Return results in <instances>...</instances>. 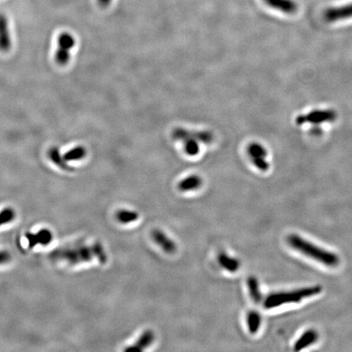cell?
I'll list each match as a JSON object with an SVG mask.
<instances>
[{
	"label": "cell",
	"instance_id": "obj_23",
	"mask_svg": "<svg viewBox=\"0 0 352 352\" xmlns=\"http://www.w3.org/2000/svg\"><path fill=\"white\" fill-rule=\"evenodd\" d=\"M94 249L96 257L98 258L99 261L102 263H105L107 261V255L105 254L103 246L100 243H96L94 245Z\"/></svg>",
	"mask_w": 352,
	"mask_h": 352
},
{
	"label": "cell",
	"instance_id": "obj_2",
	"mask_svg": "<svg viewBox=\"0 0 352 352\" xmlns=\"http://www.w3.org/2000/svg\"><path fill=\"white\" fill-rule=\"evenodd\" d=\"M172 138L181 141L184 145V152L188 156L193 157L199 153V143L210 145L214 140V135L210 131H191L177 127L172 131Z\"/></svg>",
	"mask_w": 352,
	"mask_h": 352
},
{
	"label": "cell",
	"instance_id": "obj_7",
	"mask_svg": "<svg viewBox=\"0 0 352 352\" xmlns=\"http://www.w3.org/2000/svg\"><path fill=\"white\" fill-rule=\"evenodd\" d=\"M248 155L251 160L252 163L262 171L269 170V162H267V149L258 143H251L247 148Z\"/></svg>",
	"mask_w": 352,
	"mask_h": 352
},
{
	"label": "cell",
	"instance_id": "obj_24",
	"mask_svg": "<svg viewBox=\"0 0 352 352\" xmlns=\"http://www.w3.org/2000/svg\"><path fill=\"white\" fill-rule=\"evenodd\" d=\"M11 254L7 250H0V264H5L11 260Z\"/></svg>",
	"mask_w": 352,
	"mask_h": 352
},
{
	"label": "cell",
	"instance_id": "obj_17",
	"mask_svg": "<svg viewBox=\"0 0 352 352\" xmlns=\"http://www.w3.org/2000/svg\"><path fill=\"white\" fill-rule=\"evenodd\" d=\"M218 260H219V264L221 265L224 269L228 270L231 272L237 271L240 267L239 261L236 258L230 257L225 253H220Z\"/></svg>",
	"mask_w": 352,
	"mask_h": 352
},
{
	"label": "cell",
	"instance_id": "obj_12",
	"mask_svg": "<svg viewBox=\"0 0 352 352\" xmlns=\"http://www.w3.org/2000/svg\"><path fill=\"white\" fill-rule=\"evenodd\" d=\"M263 2L271 9L284 14H295L297 10V4L293 0H263Z\"/></svg>",
	"mask_w": 352,
	"mask_h": 352
},
{
	"label": "cell",
	"instance_id": "obj_9",
	"mask_svg": "<svg viewBox=\"0 0 352 352\" xmlns=\"http://www.w3.org/2000/svg\"><path fill=\"white\" fill-rule=\"evenodd\" d=\"M26 237L28 240L29 248L33 249L37 245H48L52 242L53 235L50 230L41 229L36 233L27 232Z\"/></svg>",
	"mask_w": 352,
	"mask_h": 352
},
{
	"label": "cell",
	"instance_id": "obj_3",
	"mask_svg": "<svg viewBox=\"0 0 352 352\" xmlns=\"http://www.w3.org/2000/svg\"><path fill=\"white\" fill-rule=\"evenodd\" d=\"M321 291V287L313 286L295 289V290L287 291V292H276L267 296L265 298L263 305L266 309L274 308L284 304L300 302L305 297L316 295Z\"/></svg>",
	"mask_w": 352,
	"mask_h": 352
},
{
	"label": "cell",
	"instance_id": "obj_5",
	"mask_svg": "<svg viewBox=\"0 0 352 352\" xmlns=\"http://www.w3.org/2000/svg\"><path fill=\"white\" fill-rule=\"evenodd\" d=\"M75 39L68 32H64L58 38V48L55 60L59 66H66L70 62V50L75 47Z\"/></svg>",
	"mask_w": 352,
	"mask_h": 352
},
{
	"label": "cell",
	"instance_id": "obj_20",
	"mask_svg": "<svg viewBox=\"0 0 352 352\" xmlns=\"http://www.w3.org/2000/svg\"><path fill=\"white\" fill-rule=\"evenodd\" d=\"M87 151L83 146H77L74 149H70V151L63 155L64 159L66 160V162H70V161H78L85 158Z\"/></svg>",
	"mask_w": 352,
	"mask_h": 352
},
{
	"label": "cell",
	"instance_id": "obj_14",
	"mask_svg": "<svg viewBox=\"0 0 352 352\" xmlns=\"http://www.w3.org/2000/svg\"><path fill=\"white\" fill-rule=\"evenodd\" d=\"M318 337H319V335H318L317 332L314 329L306 331L296 341L295 345H294V350L298 351V350H302L304 348L307 347L311 344L315 343V341H317Z\"/></svg>",
	"mask_w": 352,
	"mask_h": 352
},
{
	"label": "cell",
	"instance_id": "obj_4",
	"mask_svg": "<svg viewBox=\"0 0 352 352\" xmlns=\"http://www.w3.org/2000/svg\"><path fill=\"white\" fill-rule=\"evenodd\" d=\"M51 258L59 260H66L70 264H77L79 262H88L96 256L94 245L92 247L82 246L72 249H58L52 252Z\"/></svg>",
	"mask_w": 352,
	"mask_h": 352
},
{
	"label": "cell",
	"instance_id": "obj_13",
	"mask_svg": "<svg viewBox=\"0 0 352 352\" xmlns=\"http://www.w3.org/2000/svg\"><path fill=\"white\" fill-rule=\"evenodd\" d=\"M154 338H155V335L153 333V331L149 330V329L145 330L142 334L140 335L138 341H136V343L127 348L125 350L126 351H142L153 343Z\"/></svg>",
	"mask_w": 352,
	"mask_h": 352
},
{
	"label": "cell",
	"instance_id": "obj_15",
	"mask_svg": "<svg viewBox=\"0 0 352 352\" xmlns=\"http://www.w3.org/2000/svg\"><path fill=\"white\" fill-rule=\"evenodd\" d=\"M202 184V180L199 175H193L185 178L178 184V188L182 192L196 190Z\"/></svg>",
	"mask_w": 352,
	"mask_h": 352
},
{
	"label": "cell",
	"instance_id": "obj_11",
	"mask_svg": "<svg viewBox=\"0 0 352 352\" xmlns=\"http://www.w3.org/2000/svg\"><path fill=\"white\" fill-rule=\"evenodd\" d=\"M152 237H153V241H155L160 247L162 248L166 253L172 254L176 250L175 243L171 238H169L166 233L162 232L161 230H153L152 232Z\"/></svg>",
	"mask_w": 352,
	"mask_h": 352
},
{
	"label": "cell",
	"instance_id": "obj_25",
	"mask_svg": "<svg viewBox=\"0 0 352 352\" xmlns=\"http://www.w3.org/2000/svg\"><path fill=\"white\" fill-rule=\"evenodd\" d=\"M99 5L102 8H107L112 2V0H97Z\"/></svg>",
	"mask_w": 352,
	"mask_h": 352
},
{
	"label": "cell",
	"instance_id": "obj_21",
	"mask_svg": "<svg viewBox=\"0 0 352 352\" xmlns=\"http://www.w3.org/2000/svg\"><path fill=\"white\" fill-rule=\"evenodd\" d=\"M116 218L118 221L122 223H129L136 221L139 218L138 213L132 210H119L116 214Z\"/></svg>",
	"mask_w": 352,
	"mask_h": 352
},
{
	"label": "cell",
	"instance_id": "obj_6",
	"mask_svg": "<svg viewBox=\"0 0 352 352\" xmlns=\"http://www.w3.org/2000/svg\"><path fill=\"white\" fill-rule=\"evenodd\" d=\"M337 118V113L334 110H314L308 114L297 116L296 123L297 125H303L305 123H311L313 125H319L324 123L333 122Z\"/></svg>",
	"mask_w": 352,
	"mask_h": 352
},
{
	"label": "cell",
	"instance_id": "obj_10",
	"mask_svg": "<svg viewBox=\"0 0 352 352\" xmlns=\"http://www.w3.org/2000/svg\"><path fill=\"white\" fill-rule=\"evenodd\" d=\"M11 47L9 21L4 14H0V51L3 53H8Z\"/></svg>",
	"mask_w": 352,
	"mask_h": 352
},
{
	"label": "cell",
	"instance_id": "obj_18",
	"mask_svg": "<svg viewBox=\"0 0 352 352\" xmlns=\"http://www.w3.org/2000/svg\"><path fill=\"white\" fill-rule=\"evenodd\" d=\"M248 286H249V293L254 302L258 303L262 301V294H261L258 280L255 277H249L248 279Z\"/></svg>",
	"mask_w": 352,
	"mask_h": 352
},
{
	"label": "cell",
	"instance_id": "obj_8",
	"mask_svg": "<svg viewBox=\"0 0 352 352\" xmlns=\"http://www.w3.org/2000/svg\"><path fill=\"white\" fill-rule=\"evenodd\" d=\"M326 22H335L352 18V3L341 7L331 8L324 12Z\"/></svg>",
	"mask_w": 352,
	"mask_h": 352
},
{
	"label": "cell",
	"instance_id": "obj_16",
	"mask_svg": "<svg viewBox=\"0 0 352 352\" xmlns=\"http://www.w3.org/2000/svg\"><path fill=\"white\" fill-rule=\"evenodd\" d=\"M49 157L53 163H55L57 166H59L60 168H62L63 171H74V169L67 164V162L64 159L63 156L61 154L59 149L57 148V147H53V148H51L49 149Z\"/></svg>",
	"mask_w": 352,
	"mask_h": 352
},
{
	"label": "cell",
	"instance_id": "obj_22",
	"mask_svg": "<svg viewBox=\"0 0 352 352\" xmlns=\"http://www.w3.org/2000/svg\"><path fill=\"white\" fill-rule=\"evenodd\" d=\"M16 218L15 210L11 207L5 208L0 212V226L11 223Z\"/></svg>",
	"mask_w": 352,
	"mask_h": 352
},
{
	"label": "cell",
	"instance_id": "obj_1",
	"mask_svg": "<svg viewBox=\"0 0 352 352\" xmlns=\"http://www.w3.org/2000/svg\"><path fill=\"white\" fill-rule=\"evenodd\" d=\"M288 242L293 249L326 266L335 267L339 263L338 257L334 253L318 247L314 244L304 240L301 236L295 234L291 235L288 238Z\"/></svg>",
	"mask_w": 352,
	"mask_h": 352
},
{
	"label": "cell",
	"instance_id": "obj_19",
	"mask_svg": "<svg viewBox=\"0 0 352 352\" xmlns=\"http://www.w3.org/2000/svg\"><path fill=\"white\" fill-rule=\"evenodd\" d=\"M247 324L249 332L252 334L256 333L260 328V315L257 311H250L247 315Z\"/></svg>",
	"mask_w": 352,
	"mask_h": 352
}]
</instances>
